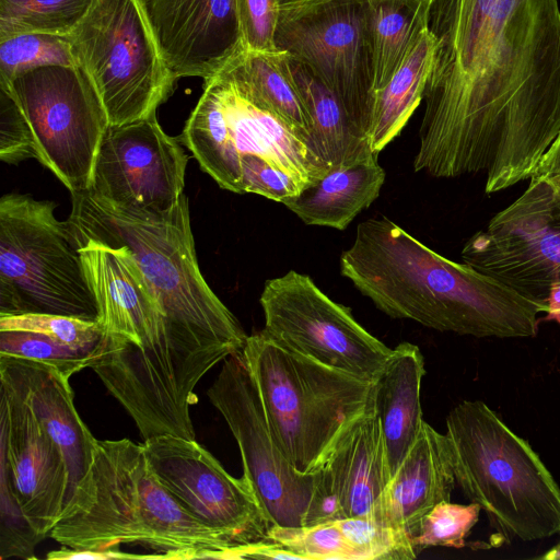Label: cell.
Instances as JSON below:
<instances>
[{
    "instance_id": "6da1fadb",
    "label": "cell",
    "mask_w": 560,
    "mask_h": 560,
    "mask_svg": "<svg viewBox=\"0 0 560 560\" xmlns=\"http://www.w3.org/2000/svg\"><path fill=\"white\" fill-rule=\"evenodd\" d=\"M436 38L413 170L486 173L487 194L530 178L560 132L557 0H433Z\"/></svg>"
},
{
    "instance_id": "7a4b0ae2",
    "label": "cell",
    "mask_w": 560,
    "mask_h": 560,
    "mask_svg": "<svg viewBox=\"0 0 560 560\" xmlns=\"http://www.w3.org/2000/svg\"><path fill=\"white\" fill-rule=\"evenodd\" d=\"M340 273L384 314L477 338H526L544 310L469 265L438 254L386 217L357 228Z\"/></svg>"
},
{
    "instance_id": "3957f363",
    "label": "cell",
    "mask_w": 560,
    "mask_h": 560,
    "mask_svg": "<svg viewBox=\"0 0 560 560\" xmlns=\"http://www.w3.org/2000/svg\"><path fill=\"white\" fill-rule=\"evenodd\" d=\"M71 199L67 221L73 233L130 250L165 313L177 350L199 380L243 350L248 336L199 269L185 194L160 212L119 206L89 190L71 192Z\"/></svg>"
},
{
    "instance_id": "277c9868",
    "label": "cell",
    "mask_w": 560,
    "mask_h": 560,
    "mask_svg": "<svg viewBox=\"0 0 560 560\" xmlns=\"http://www.w3.org/2000/svg\"><path fill=\"white\" fill-rule=\"evenodd\" d=\"M48 537L75 549L141 545L163 559H252L240 545L186 511L152 470L143 444L96 442L92 464Z\"/></svg>"
},
{
    "instance_id": "5b68a950",
    "label": "cell",
    "mask_w": 560,
    "mask_h": 560,
    "mask_svg": "<svg viewBox=\"0 0 560 560\" xmlns=\"http://www.w3.org/2000/svg\"><path fill=\"white\" fill-rule=\"evenodd\" d=\"M456 483L511 541L560 534V487L529 443L483 401L464 400L446 417Z\"/></svg>"
},
{
    "instance_id": "8992f818",
    "label": "cell",
    "mask_w": 560,
    "mask_h": 560,
    "mask_svg": "<svg viewBox=\"0 0 560 560\" xmlns=\"http://www.w3.org/2000/svg\"><path fill=\"white\" fill-rule=\"evenodd\" d=\"M242 354L272 436L301 474L320 470L373 407L374 381L289 351L262 330L247 337Z\"/></svg>"
},
{
    "instance_id": "52a82bcc",
    "label": "cell",
    "mask_w": 560,
    "mask_h": 560,
    "mask_svg": "<svg viewBox=\"0 0 560 560\" xmlns=\"http://www.w3.org/2000/svg\"><path fill=\"white\" fill-rule=\"evenodd\" d=\"M26 194L0 199V316L45 313L97 320L68 221Z\"/></svg>"
},
{
    "instance_id": "ba28073f",
    "label": "cell",
    "mask_w": 560,
    "mask_h": 560,
    "mask_svg": "<svg viewBox=\"0 0 560 560\" xmlns=\"http://www.w3.org/2000/svg\"><path fill=\"white\" fill-rule=\"evenodd\" d=\"M179 139L203 172L236 194H244L241 160L246 155L258 156L307 186L329 168L299 132L223 71L205 81Z\"/></svg>"
},
{
    "instance_id": "9c48e42d",
    "label": "cell",
    "mask_w": 560,
    "mask_h": 560,
    "mask_svg": "<svg viewBox=\"0 0 560 560\" xmlns=\"http://www.w3.org/2000/svg\"><path fill=\"white\" fill-rule=\"evenodd\" d=\"M110 126L156 115L177 81L166 68L138 0H94L67 35Z\"/></svg>"
},
{
    "instance_id": "30bf717a",
    "label": "cell",
    "mask_w": 560,
    "mask_h": 560,
    "mask_svg": "<svg viewBox=\"0 0 560 560\" xmlns=\"http://www.w3.org/2000/svg\"><path fill=\"white\" fill-rule=\"evenodd\" d=\"M0 86L26 120L35 159L70 192L89 189L109 121L86 72L78 65L43 66Z\"/></svg>"
},
{
    "instance_id": "8fae6325",
    "label": "cell",
    "mask_w": 560,
    "mask_h": 560,
    "mask_svg": "<svg viewBox=\"0 0 560 560\" xmlns=\"http://www.w3.org/2000/svg\"><path fill=\"white\" fill-rule=\"evenodd\" d=\"M259 303L262 331L279 346L322 365L375 381L393 353L354 319L349 307L295 270L268 279Z\"/></svg>"
},
{
    "instance_id": "7c38bea8",
    "label": "cell",
    "mask_w": 560,
    "mask_h": 560,
    "mask_svg": "<svg viewBox=\"0 0 560 560\" xmlns=\"http://www.w3.org/2000/svg\"><path fill=\"white\" fill-rule=\"evenodd\" d=\"M276 46L304 62L336 94L369 140L374 100L366 0H331L281 11Z\"/></svg>"
},
{
    "instance_id": "4fadbf2b",
    "label": "cell",
    "mask_w": 560,
    "mask_h": 560,
    "mask_svg": "<svg viewBox=\"0 0 560 560\" xmlns=\"http://www.w3.org/2000/svg\"><path fill=\"white\" fill-rule=\"evenodd\" d=\"M460 255L546 312L549 290L560 284V205L547 178L532 176L526 190L474 234Z\"/></svg>"
},
{
    "instance_id": "5bb4252c",
    "label": "cell",
    "mask_w": 560,
    "mask_h": 560,
    "mask_svg": "<svg viewBox=\"0 0 560 560\" xmlns=\"http://www.w3.org/2000/svg\"><path fill=\"white\" fill-rule=\"evenodd\" d=\"M232 432L270 526H303L319 470L304 475L285 458L269 429L242 351L229 355L207 392Z\"/></svg>"
},
{
    "instance_id": "9a60e30c",
    "label": "cell",
    "mask_w": 560,
    "mask_h": 560,
    "mask_svg": "<svg viewBox=\"0 0 560 560\" xmlns=\"http://www.w3.org/2000/svg\"><path fill=\"white\" fill-rule=\"evenodd\" d=\"M142 444L159 480L194 517L240 545L268 539L270 525L244 475H230L196 440L162 434Z\"/></svg>"
},
{
    "instance_id": "2e32d148",
    "label": "cell",
    "mask_w": 560,
    "mask_h": 560,
    "mask_svg": "<svg viewBox=\"0 0 560 560\" xmlns=\"http://www.w3.org/2000/svg\"><path fill=\"white\" fill-rule=\"evenodd\" d=\"M182 144L163 131L156 115L109 125L86 190L119 206L170 210L184 195L189 156Z\"/></svg>"
},
{
    "instance_id": "e0dca14e",
    "label": "cell",
    "mask_w": 560,
    "mask_h": 560,
    "mask_svg": "<svg viewBox=\"0 0 560 560\" xmlns=\"http://www.w3.org/2000/svg\"><path fill=\"white\" fill-rule=\"evenodd\" d=\"M0 394L1 480L9 485L36 533L45 538L67 502V463L25 401L2 383Z\"/></svg>"
},
{
    "instance_id": "ac0fdd59",
    "label": "cell",
    "mask_w": 560,
    "mask_h": 560,
    "mask_svg": "<svg viewBox=\"0 0 560 560\" xmlns=\"http://www.w3.org/2000/svg\"><path fill=\"white\" fill-rule=\"evenodd\" d=\"M172 75L215 77L245 49L236 0H138Z\"/></svg>"
},
{
    "instance_id": "d6986e66",
    "label": "cell",
    "mask_w": 560,
    "mask_h": 560,
    "mask_svg": "<svg viewBox=\"0 0 560 560\" xmlns=\"http://www.w3.org/2000/svg\"><path fill=\"white\" fill-rule=\"evenodd\" d=\"M69 380L47 364L0 354V383L25 401L65 456L69 475L66 504L86 475L97 442L74 407Z\"/></svg>"
},
{
    "instance_id": "ffe728a7",
    "label": "cell",
    "mask_w": 560,
    "mask_h": 560,
    "mask_svg": "<svg viewBox=\"0 0 560 560\" xmlns=\"http://www.w3.org/2000/svg\"><path fill=\"white\" fill-rule=\"evenodd\" d=\"M455 485L447 438L423 420L371 514L407 532L413 540L423 517L436 504L451 501Z\"/></svg>"
},
{
    "instance_id": "44dd1931",
    "label": "cell",
    "mask_w": 560,
    "mask_h": 560,
    "mask_svg": "<svg viewBox=\"0 0 560 560\" xmlns=\"http://www.w3.org/2000/svg\"><path fill=\"white\" fill-rule=\"evenodd\" d=\"M342 518L372 513L390 472L380 419L374 404L322 468Z\"/></svg>"
},
{
    "instance_id": "7402d4cb",
    "label": "cell",
    "mask_w": 560,
    "mask_h": 560,
    "mask_svg": "<svg viewBox=\"0 0 560 560\" xmlns=\"http://www.w3.org/2000/svg\"><path fill=\"white\" fill-rule=\"evenodd\" d=\"M424 374V358L419 347L401 342L393 348L374 381V408L383 431L390 478L423 422L420 390Z\"/></svg>"
},
{
    "instance_id": "603a6c76",
    "label": "cell",
    "mask_w": 560,
    "mask_h": 560,
    "mask_svg": "<svg viewBox=\"0 0 560 560\" xmlns=\"http://www.w3.org/2000/svg\"><path fill=\"white\" fill-rule=\"evenodd\" d=\"M377 158L371 154L331 166L319 179L282 203L307 225L342 231L380 196L386 174Z\"/></svg>"
},
{
    "instance_id": "cb8c5ba5",
    "label": "cell",
    "mask_w": 560,
    "mask_h": 560,
    "mask_svg": "<svg viewBox=\"0 0 560 560\" xmlns=\"http://www.w3.org/2000/svg\"><path fill=\"white\" fill-rule=\"evenodd\" d=\"M285 55L288 71L313 122L315 149L325 164L330 168L374 154L336 94L308 66Z\"/></svg>"
},
{
    "instance_id": "d4e9b609",
    "label": "cell",
    "mask_w": 560,
    "mask_h": 560,
    "mask_svg": "<svg viewBox=\"0 0 560 560\" xmlns=\"http://www.w3.org/2000/svg\"><path fill=\"white\" fill-rule=\"evenodd\" d=\"M435 49L436 38L428 26L407 59L375 92L369 128V142L375 155L399 136L423 100Z\"/></svg>"
},
{
    "instance_id": "484cf974",
    "label": "cell",
    "mask_w": 560,
    "mask_h": 560,
    "mask_svg": "<svg viewBox=\"0 0 560 560\" xmlns=\"http://www.w3.org/2000/svg\"><path fill=\"white\" fill-rule=\"evenodd\" d=\"M285 57L281 50L261 52L244 49L221 71L299 132L317 153L313 122L288 71Z\"/></svg>"
},
{
    "instance_id": "4316f807",
    "label": "cell",
    "mask_w": 560,
    "mask_h": 560,
    "mask_svg": "<svg viewBox=\"0 0 560 560\" xmlns=\"http://www.w3.org/2000/svg\"><path fill=\"white\" fill-rule=\"evenodd\" d=\"M372 44L374 94L398 70L428 28L424 0H366Z\"/></svg>"
},
{
    "instance_id": "83f0119b",
    "label": "cell",
    "mask_w": 560,
    "mask_h": 560,
    "mask_svg": "<svg viewBox=\"0 0 560 560\" xmlns=\"http://www.w3.org/2000/svg\"><path fill=\"white\" fill-rule=\"evenodd\" d=\"M94 0H0V38L25 32L68 35Z\"/></svg>"
},
{
    "instance_id": "f1b7e54d",
    "label": "cell",
    "mask_w": 560,
    "mask_h": 560,
    "mask_svg": "<svg viewBox=\"0 0 560 560\" xmlns=\"http://www.w3.org/2000/svg\"><path fill=\"white\" fill-rule=\"evenodd\" d=\"M77 65L67 35L25 32L0 38V84L43 66Z\"/></svg>"
},
{
    "instance_id": "f546056e",
    "label": "cell",
    "mask_w": 560,
    "mask_h": 560,
    "mask_svg": "<svg viewBox=\"0 0 560 560\" xmlns=\"http://www.w3.org/2000/svg\"><path fill=\"white\" fill-rule=\"evenodd\" d=\"M355 560H411L419 551L410 535L369 514L337 520Z\"/></svg>"
},
{
    "instance_id": "4dcf8cb0",
    "label": "cell",
    "mask_w": 560,
    "mask_h": 560,
    "mask_svg": "<svg viewBox=\"0 0 560 560\" xmlns=\"http://www.w3.org/2000/svg\"><path fill=\"white\" fill-rule=\"evenodd\" d=\"M0 354L47 364L66 377L89 368L91 352L30 330H0Z\"/></svg>"
},
{
    "instance_id": "1f68e13d",
    "label": "cell",
    "mask_w": 560,
    "mask_h": 560,
    "mask_svg": "<svg viewBox=\"0 0 560 560\" xmlns=\"http://www.w3.org/2000/svg\"><path fill=\"white\" fill-rule=\"evenodd\" d=\"M267 538L300 560H355L337 521L315 525L269 527Z\"/></svg>"
},
{
    "instance_id": "d6a6232c",
    "label": "cell",
    "mask_w": 560,
    "mask_h": 560,
    "mask_svg": "<svg viewBox=\"0 0 560 560\" xmlns=\"http://www.w3.org/2000/svg\"><path fill=\"white\" fill-rule=\"evenodd\" d=\"M480 506L443 501L436 504L422 520L413 538L418 551L428 547L463 548L466 537L479 520Z\"/></svg>"
},
{
    "instance_id": "836d02e7",
    "label": "cell",
    "mask_w": 560,
    "mask_h": 560,
    "mask_svg": "<svg viewBox=\"0 0 560 560\" xmlns=\"http://www.w3.org/2000/svg\"><path fill=\"white\" fill-rule=\"evenodd\" d=\"M0 330L40 332L62 343L91 353L101 338V328L97 320H85L72 316L45 313L0 316Z\"/></svg>"
},
{
    "instance_id": "e575fe53",
    "label": "cell",
    "mask_w": 560,
    "mask_h": 560,
    "mask_svg": "<svg viewBox=\"0 0 560 560\" xmlns=\"http://www.w3.org/2000/svg\"><path fill=\"white\" fill-rule=\"evenodd\" d=\"M243 191L283 202L298 196L307 185L292 174L254 155L241 160Z\"/></svg>"
},
{
    "instance_id": "d590c367",
    "label": "cell",
    "mask_w": 560,
    "mask_h": 560,
    "mask_svg": "<svg viewBox=\"0 0 560 560\" xmlns=\"http://www.w3.org/2000/svg\"><path fill=\"white\" fill-rule=\"evenodd\" d=\"M42 539L26 518L9 485L1 480V559L34 558L35 546Z\"/></svg>"
},
{
    "instance_id": "8d00e7d4",
    "label": "cell",
    "mask_w": 560,
    "mask_h": 560,
    "mask_svg": "<svg viewBox=\"0 0 560 560\" xmlns=\"http://www.w3.org/2000/svg\"><path fill=\"white\" fill-rule=\"evenodd\" d=\"M242 39L246 50L276 51L280 18L277 0H236Z\"/></svg>"
},
{
    "instance_id": "74e56055",
    "label": "cell",
    "mask_w": 560,
    "mask_h": 560,
    "mask_svg": "<svg viewBox=\"0 0 560 560\" xmlns=\"http://www.w3.org/2000/svg\"><path fill=\"white\" fill-rule=\"evenodd\" d=\"M0 159L10 164L35 159L32 136L26 120L12 95L1 86Z\"/></svg>"
},
{
    "instance_id": "f35d334b",
    "label": "cell",
    "mask_w": 560,
    "mask_h": 560,
    "mask_svg": "<svg viewBox=\"0 0 560 560\" xmlns=\"http://www.w3.org/2000/svg\"><path fill=\"white\" fill-rule=\"evenodd\" d=\"M49 560H108V559H163L162 555H133L119 550V547L103 550L75 549L63 546L46 556Z\"/></svg>"
},
{
    "instance_id": "ab89813d",
    "label": "cell",
    "mask_w": 560,
    "mask_h": 560,
    "mask_svg": "<svg viewBox=\"0 0 560 560\" xmlns=\"http://www.w3.org/2000/svg\"><path fill=\"white\" fill-rule=\"evenodd\" d=\"M533 176H560V132L542 156Z\"/></svg>"
},
{
    "instance_id": "60d3db41",
    "label": "cell",
    "mask_w": 560,
    "mask_h": 560,
    "mask_svg": "<svg viewBox=\"0 0 560 560\" xmlns=\"http://www.w3.org/2000/svg\"><path fill=\"white\" fill-rule=\"evenodd\" d=\"M546 305V316L539 318V324L545 322H556L560 326V284L553 285L549 290Z\"/></svg>"
},
{
    "instance_id": "b9f144b4",
    "label": "cell",
    "mask_w": 560,
    "mask_h": 560,
    "mask_svg": "<svg viewBox=\"0 0 560 560\" xmlns=\"http://www.w3.org/2000/svg\"><path fill=\"white\" fill-rule=\"evenodd\" d=\"M331 0H277L280 12L281 11H293L308 7H313L319 3H324Z\"/></svg>"
},
{
    "instance_id": "7bdbcfd3",
    "label": "cell",
    "mask_w": 560,
    "mask_h": 560,
    "mask_svg": "<svg viewBox=\"0 0 560 560\" xmlns=\"http://www.w3.org/2000/svg\"><path fill=\"white\" fill-rule=\"evenodd\" d=\"M549 182L553 196L557 200V202L560 205V176H552V177H546Z\"/></svg>"
},
{
    "instance_id": "ee69618b",
    "label": "cell",
    "mask_w": 560,
    "mask_h": 560,
    "mask_svg": "<svg viewBox=\"0 0 560 560\" xmlns=\"http://www.w3.org/2000/svg\"><path fill=\"white\" fill-rule=\"evenodd\" d=\"M544 558L548 559H559L560 558V545L556 546L553 549H550Z\"/></svg>"
},
{
    "instance_id": "f6af8a7d",
    "label": "cell",
    "mask_w": 560,
    "mask_h": 560,
    "mask_svg": "<svg viewBox=\"0 0 560 560\" xmlns=\"http://www.w3.org/2000/svg\"><path fill=\"white\" fill-rule=\"evenodd\" d=\"M424 1H428V2H430V3H432V2H433V0H424Z\"/></svg>"
}]
</instances>
